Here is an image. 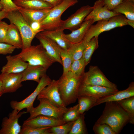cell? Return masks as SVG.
Masks as SVG:
<instances>
[{
  "instance_id": "obj_37",
  "label": "cell",
  "mask_w": 134,
  "mask_h": 134,
  "mask_svg": "<svg viewBox=\"0 0 134 134\" xmlns=\"http://www.w3.org/2000/svg\"><path fill=\"white\" fill-rule=\"evenodd\" d=\"M93 130L95 134H117L109 126L105 124H95Z\"/></svg>"
},
{
  "instance_id": "obj_18",
  "label": "cell",
  "mask_w": 134,
  "mask_h": 134,
  "mask_svg": "<svg viewBox=\"0 0 134 134\" xmlns=\"http://www.w3.org/2000/svg\"><path fill=\"white\" fill-rule=\"evenodd\" d=\"M133 96H134V82H132L127 89L118 91L112 94L99 98L94 104L93 107L106 102H118Z\"/></svg>"
},
{
  "instance_id": "obj_5",
  "label": "cell",
  "mask_w": 134,
  "mask_h": 134,
  "mask_svg": "<svg viewBox=\"0 0 134 134\" xmlns=\"http://www.w3.org/2000/svg\"><path fill=\"white\" fill-rule=\"evenodd\" d=\"M95 24L90 26L83 39L87 42L93 37H98L101 33L116 28L128 25L127 19L122 14L113 16L108 19L97 21Z\"/></svg>"
},
{
  "instance_id": "obj_25",
  "label": "cell",
  "mask_w": 134,
  "mask_h": 134,
  "mask_svg": "<svg viewBox=\"0 0 134 134\" xmlns=\"http://www.w3.org/2000/svg\"><path fill=\"white\" fill-rule=\"evenodd\" d=\"M17 49L23 48L22 39L19 32L17 27L10 23L6 33L5 42Z\"/></svg>"
},
{
  "instance_id": "obj_41",
  "label": "cell",
  "mask_w": 134,
  "mask_h": 134,
  "mask_svg": "<svg viewBox=\"0 0 134 134\" xmlns=\"http://www.w3.org/2000/svg\"><path fill=\"white\" fill-rule=\"evenodd\" d=\"M124 0H103L108 9L112 11Z\"/></svg>"
},
{
  "instance_id": "obj_9",
  "label": "cell",
  "mask_w": 134,
  "mask_h": 134,
  "mask_svg": "<svg viewBox=\"0 0 134 134\" xmlns=\"http://www.w3.org/2000/svg\"><path fill=\"white\" fill-rule=\"evenodd\" d=\"M51 80L46 74L40 79L38 84L34 91L28 97L20 101L12 100L10 102L11 107L20 112L24 108L33 106L34 102L40 92L51 82Z\"/></svg>"
},
{
  "instance_id": "obj_2",
  "label": "cell",
  "mask_w": 134,
  "mask_h": 134,
  "mask_svg": "<svg viewBox=\"0 0 134 134\" xmlns=\"http://www.w3.org/2000/svg\"><path fill=\"white\" fill-rule=\"evenodd\" d=\"M82 77H77L69 71L58 80L59 92L65 106L76 101Z\"/></svg>"
},
{
  "instance_id": "obj_47",
  "label": "cell",
  "mask_w": 134,
  "mask_h": 134,
  "mask_svg": "<svg viewBox=\"0 0 134 134\" xmlns=\"http://www.w3.org/2000/svg\"><path fill=\"white\" fill-rule=\"evenodd\" d=\"M3 9V6L1 4V3L0 1V11L2 10Z\"/></svg>"
},
{
  "instance_id": "obj_44",
  "label": "cell",
  "mask_w": 134,
  "mask_h": 134,
  "mask_svg": "<svg viewBox=\"0 0 134 134\" xmlns=\"http://www.w3.org/2000/svg\"><path fill=\"white\" fill-rule=\"evenodd\" d=\"M7 13L3 9L0 11V21L6 18Z\"/></svg>"
},
{
  "instance_id": "obj_34",
  "label": "cell",
  "mask_w": 134,
  "mask_h": 134,
  "mask_svg": "<svg viewBox=\"0 0 134 134\" xmlns=\"http://www.w3.org/2000/svg\"><path fill=\"white\" fill-rule=\"evenodd\" d=\"M80 115L78 104L73 107L68 108L63 115L62 119L66 122L74 121L78 118Z\"/></svg>"
},
{
  "instance_id": "obj_19",
  "label": "cell",
  "mask_w": 134,
  "mask_h": 134,
  "mask_svg": "<svg viewBox=\"0 0 134 134\" xmlns=\"http://www.w3.org/2000/svg\"><path fill=\"white\" fill-rule=\"evenodd\" d=\"M7 62L1 70L2 73H17L22 72L27 67L28 63L20 57L10 55L6 57Z\"/></svg>"
},
{
  "instance_id": "obj_28",
  "label": "cell",
  "mask_w": 134,
  "mask_h": 134,
  "mask_svg": "<svg viewBox=\"0 0 134 134\" xmlns=\"http://www.w3.org/2000/svg\"><path fill=\"white\" fill-rule=\"evenodd\" d=\"M98 99L89 96H78V110L80 114H83L93 107Z\"/></svg>"
},
{
  "instance_id": "obj_43",
  "label": "cell",
  "mask_w": 134,
  "mask_h": 134,
  "mask_svg": "<svg viewBox=\"0 0 134 134\" xmlns=\"http://www.w3.org/2000/svg\"><path fill=\"white\" fill-rule=\"evenodd\" d=\"M52 5L54 7L61 3L63 0H42Z\"/></svg>"
},
{
  "instance_id": "obj_27",
  "label": "cell",
  "mask_w": 134,
  "mask_h": 134,
  "mask_svg": "<svg viewBox=\"0 0 134 134\" xmlns=\"http://www.w3.org/2000/svg\"><path fill=\"white\" fill-rule=\"evenodd\" d=\"M98 39V37L95 36L86 43L83 56L86 66L90 63L93 54L99 47Z\"/></svg>"
},
{
  "instance_id": "obj_31",
  "label": "cell",
  "mask_w": 134,
  "mask_h": 134,
  "mask_svg": "<svg viewBox=\"0 0 134 134\" xmlns=\"http://www.w3.org/2000/svg\"><path fill=\"white\" fill-rule=\"evenodd\" d=\"M85 113L80 114L74 121L69 134H87L88 132L84 120Z\"/></svg>"
},
{
  "instance_id": "obj_11",
  "label": "cell",
  "mask_w": 134,
  "mask_h": 134,
  "mask_svg": "<svg viewBox=\"0 0 134 134\" xmlns=\"http://www.w3.org/2000/svg\"><path fill=\"white\" fill-rule=\"evenodd\" d=\"M37 98V100L40 98L47 99L58 107H66L60 97L59 90L58 80H52L47 86L42 89Z\"/></svg>"
},
{
  "instance_id": "obj_35",
  "label": "cell",
  "mask_w": 134,
  "mask_h": 134,
  "mask_svg": "<svg viewBox=\"0 0 134 134\" xmlns=\"http://www.w3.org/2000/svg\"><path fill=\"white\" fill-rule=\"evenodd\" d=\"M74 121L68 122L63 125L51 127L49 129L50 134H68Z\"/></svg>"
},
{
  "instance_id": "obj_3",
  "label": "cell",
  "mask_w": 134,
  "mask_h": 134,
  "mask_svg": "<svg viewBox=\"0 0 134 134\" xmlns=\"http://www.w3.org/2000/svg\"><path fill=\"white\" fill-rule=\"evenodd\" d=\"M32 66H42L48 69L55 62L47 54L42 45H31L22 49L19 54L14 55Z\"/></svg>"
},
{
  "instance_id": "obj_36",
  "label": "cell",
  "mask_w": 134,
  "mask_h": 134,
  "mask_svg": "<svg viewBox=\"0 0 134 134\" xmlns=\"http://www.w3.org/2000/svg\"><path fill=\"white\" fill-rule=\"evenodd\" d=\"M61 57L63 66L62 75H64L70 71L71 66L73 61L67 50L63 49L61 53Z\"/></svg>"
},
{
  "instance_id": "obj_38",
  "label": "cell",
  "mask_w": 134,
  "mask_h": 134,
  "mask_svg": "<svg viewBox=\"0 0 134 134\" xmlns=\"http://www.w3.org/2000/svg\"><path fill=\"white\" fill-rule=\"evenodd\" d=\"M0 1L3 6V9L7 12L17 11L20 8L12 0H0Z\"/></svg>"
},
{
  "instance_id": "obj_8",
  "label": "cell",
  "mask_w": 134,
  "mask_h": 134,
  "mask_svg": "<svg viewBox=\"0 0 134 134\" xmlns=\"http://www.w3.org/2000/svg\"><path fill=\"white\" fill-rule=\"evenodd\" d=\"M82 83L118 89L116 85L109 81L97 66H90L88 71L85 72L83 76Z\"/></svg>"
},
{
  "instance_id": "obj_20",
  "label": "cell",
  "mask_w": 134,
  "mask_h": 134,
  "mask_svg": "<svg viewBox=\"0 0 134 134\" xmlns=\"http://www.w3.org/2000/svg\"><path fill=\"white\" fill-rule=\"evenodd\" d=\"M47 69L42 66H32L28 64L26 68L22 72L21 82L30 80L35 81L38 83L40 78L46 74Z\"/></svg>"
},
{
  "instance_id": "obj_16",
  "label": "cell",
  "mask_w": 134,
  "mask_h": 134,
  "mask_svg": "<svg viewBox=\"0 0 134 134\" xmlns=\"http://www.w3.org/2000/svg\"><path fill=\"white\" fill-rule=\"evenodd\" d=\"M118 91L104 86L85 85L82 83L78 92V96H85L98 99L112 94Z\"/></svg>"
},
{
  "instance_id": "obj_24",
  "label": "cell",
  "mask_w": 134,
  "mask_h": 134,
  "mask_svg": "<svg viewBox=\"0 0 134 134\" xmlns=\"http://www.w3.org/2000/svg\"><path fill=\"white\" fill-rule=\"evenodd\" d=\"M94 23L92 19L84 21L78 29L71 31L69 34H65L67 39L71 43H75L83 40L90 26Z\"/></svg>"
},
{
  "instance_id": "obj_13",
  "label": "cell",
  "mask_w": 134,
  "mask_h": 134,
  "mask_svg": "<svg viewBox=\"0 0 134 134\" xmlns=\"http://www.w3.org/2000/svg\"><path fill=\"white\" fill-rule=\"evenodd\" d=\"M93 9L89 5L81 7L67 19L64 20L62 28L72 31L78 28L82 25L86 17Z\"/></svg>"
},
{
  "instance_id": "obj_15",
  "label": "cell",
  "mask_w": 134,
  "mask_h": 134,
  "mask_svg": "<svg viewBox=\"0 0 134 134\" xmlns=\"http://www.w3.org/2000/svg\"><path fill=\"white\" fill-rule=\"evenodd\" d=\"M22 72L17 73H2L0 74L3 94L15 92L22 86Z\"/></svg>"
},
{
  "instance_id": "obj_46",
  "label": "cell",
  "mask_w": 134,
  "mask_h": 134,
  "mask_svg": "<svg viewBox=\"0 0 134 134\" xmlns=\"http://www.w3.org/2000/svg\"><path fill=\"white\" fill-rule=\"evenodd\" d=\"M3 94L2 88V85L1 81L0 80V97Z\"/></svg>"
},
{
  "instance_id": "obj_33",
  "label": "cell",
  "mask_w": 134,
  "mask_h": 134,
  "mask_svg": "<svg viewBox=\"0 0 134 134\" xmlns=\"http://www.w3.org/2000/svg\"><path fill=\"white\" fill-rule=\"evenodd\" d=\"M50 127L36 128L23 124L19 134H50Z\"/></svg>"
},
{
  "instance_id": "obj_17",
  "label": "cell",
  "mask_w": 134,
  "mask_h": 134,
  "mask_svg": "<svg viewBox=\"0 0 134 134\" xmlns=\"http://www.w3.org/2000/svg\"><path fill=\"white\" fill-rule=\"evenodd\" d=\"M66 123L62 119L39 115L33 118L27 119L24 122L23 124L34 128H43L61 125Z\"/></svg>"
},
{
  "instance_id": "obj_21",
  "label": "cell",
  "mask_w": 134,
  "mask_h": 134,
  "mask_svg": "<svg viewBox=\"0 0 134 134\" xmlns=\"http://www.w3.org/2000/svg\"><path fill=\"white\" fill-rule=\"evenodd\" d=\"M62 27L53 30H44L41 32L55 41L63 49L67 50L72 43L66 37Z\"/></svg>"
},
{
  "instance_id": "obj_39",
  "label": "cell",
  "mask_w": 134,
  "mask_h": 134,
  "mask_svg": "<svg viewBox=\"0 0 134 134\" xmlns=\"http://www.w3.org/2000/svg\"><path fill=\"white\" fill-rule=\"evenodd\" d=\"M9 25L5 22L0 21V43H5L6 36Z\"/></svg>"
},
{
  "instance_id": "obj_7",
  "label": "cell",
  "mask_w": 134,
  "mask_h": 134,
  "mask_svg": "<svg viewBox=\"0 0 134 134\" xmlns=\"http://www.w3.org/2000/svg\"><path fill=\"white\" fill-rule=\"evenodd\" d=\"M37 100L39 101V105L36 107L33 106L27 108L26 112L30 113V116L27 119H30L39 115H42L57 119H62L64 114L68 108L58 107L48 99L40 98Z\"/></svg>"
},
{
  "instance_id": "obj_40",
  "label": "cell",
  "mask_w": 134,
  "mask_h": 134,
  "mask_svg": "<svg viewBox=\"0 0 134 134\" xmlns=\"http://www.w3.org/2000/svg\"><path fill=\"white\" fill-rule=\"evenodd\" d=\"M16 48L14 46L4 43H0V54H12Z\"/></svg>"
},
{
  "instance_id": "obj_1",
  "label": "cell",
  "mask_w": 134,
  "mask_h": 134,
  "mask_svg": "<svg viewBox=\"0 0 134 134\" xmlns=\"http://www.w3.org/2000/svg\"><path fill=\"white\" fill-rule=\"evenodd\" d=\"M102 114L95 124H105L109 126L117 134L130 122L128 113L116 101L105 103Z\"/></svg>"
},
{
  "instance_id": "obj_12",
  "label": "cell",
  "mask_w": 134,
  "mask_h": 134,
  "mask_svg": "<svg viewBox=\"0 0 134 134\" xmlns=\"http://www.w3.org/2000/svg\"><path fill=\"white\" fill-rule=\"evenodd\" d=\"M35 37L39 40L48 55L55 62L62 65L61 57L62 49L54 40L41 32L37 34Z\"/></svg>"
},
{
  "instance_id": "obj_48",
  "label": "cell",
  "mask_w": 134,
  "mask_h": 134,
  "mask_svg": "<svg viewBox=\"0 0 134 134\" xmlns=\"http://www.w3.org/2000/svg\"></svg>"
},
{
  "instance_id": "obj_26",
  "label": "cell",
  "mask_w": 134,
  "mask_h": 134,
  "mask_svg": "<svg viewBox=\"0 0 134 134\" xmlns=\"http://www.w3.org/2000/svg\"><path fill=\"white\" fill-rule=\"evenodd\" d=\"M112 11L124 15L129 20L134 21V0H124Z\"/></svg>"
},
{
  "instance_id": "obj_45",
  "label": "cell",
  "mask_w": 134,
  "mask_h": 134,
  "mask_svg": "<svg viewBox=\"0 0 134 134\" xmlns=\"http://www.w3.org/2000/svg\"><path fill=\"white\" fill-rule=\"evenodd\" d=\"M128 25L131 26L134 28V21H132L129 20L127 19Z\"/></svg>"
},
{
  "instance_id": "obj_23",
  "label": "cell",
  "mask_w": 134,
  "mask_h": 134,
  "mask_svg": "<svg viewBox=\"0 0 134 134\" xmlns=\"http://www.w3.org/2000/svg\"><path fill=\"white\" fill-rule=\"evenodd\" d=\"M51 9L32 10L20 8L18 11L29 25L34 21L41 23L47 16Z\"/></svg>"
},
{
  "instance_id": "obj_10",
  "label": "cell",
  "mask_w": 134,
  "mask_h": 134,
  "mask_svg": "<svg viewBox=\"0 0 134 134\" xmlns=\"http://www.w3.org/2000/svg\"><path fill=\"white\" fill-rule=\"evenodd\" d=\"M27 113L26 111L19 112L13 109L9 114L8 117L3 119L0 134H19L22 127L18 123V119L22 115Z\"/></svg>"
},
{
  "instance_id": "obj_14",
  "label": "cell",
  "mask_w": 134,
  "mask_h": 134,
  "mask_svg": "<svg viewBox=\"0 0 134 134\" xmlns=\"http://www.w3.org/2000/svg\"><path fill=\"white\" fill-rule=\"evenodd\" d=\"M93 9L84 21L92 19L93 23L99 21L108 19L121 14L110 11L107 8L103 0H98L94 3Z\"/></svg>"
},
{
  "instance_id": "obj_22",
  "label": "cell",
  "mask_w": 134,
  "mask_h": 134,
  "mask_svg": "<svg viewBox=\"0 0 134 134\" xmlns=\"http://www.w3.org/2000/svg\"><path fill=\"white\" fill-rule=\"evenodd\" d=\"M13 2L18 7L32 10H49L54 6L42 0H13Z\"/></svg>"
},
{
  "instance_id": "obj_42",
  "label": "cell",
  "mask_w": 134,
  "mask_h": 134,
  "mask_svg": "<svg viewBox=\"0 0 134 134\" xmlns=\"http://www.w3.org/2000/svg\"><path fill=\"white\" fill-rule=\"evenodd\" d=\"M29 25L33 31L36 34L43 31L41 29L40 22L34 21L31 23Z\"/></svg>"
},
{
  "instance_id": "obj_30",
  "label": "cell",
  "mask_w": 134,
  "mask_h": 134,
  "mask_svg": "<svg viewBox=\"0 0 134 134\" xmlns=\"http://www.w3.org/2000/svg\"><path fill=\"white\" fill-rule=\"evenodd\" d=\"M120 106L128 114L129 123L134 124V96L126 98L117 102Z\"/></svg>"
},
{
  "instance_id": "obj_6",
  "label": "cell",
  "mask_w": 134,
  "mask_h": 134,
  "mask_svg": "<svg viewBox=\"0 0 134 134\" xmlns=\"http://www.w3.org/2000/svg\"><path fill=\"white\" fill-rule=\"evenodd\" d=\"M6 18L15 25L21 36L24 49L30 47L36 34L34 32L21 14L18 11L7 12Z\"/></svg>"
},
{
  "instance_id": "obj_29",
  "label": "cell",
  "mask_w": 134,
  "mask_h": 134,
  "mask_svg": "<svg viewBox=\"0 0 134 134\" xmlns=\"http://www.w3.org/2000/svg\"><path fill=\"white\" fill-rule=\"evenodd\" d=\"M86 43V42L84 39L79 43H72L67 51L71 57L73 61L80 59L82 57Z\"/></svg>"
},
{
  "instance_id": "obj_4",
  "label": "cell",
  "mask_w": 134,
  "mask_h": 134,
  "mask_svg": "<svg viewBox=\"0 0 134 134\" xmlns=\"http://www.w3.org/2000/svg\"><path fill=\"white\" fill-rule=\"evenodd\" d=\"M78 2V0H63L60 4L54 7L40 23L41 29L51 31L62 28L64 20L61 19L62 15L67 9Z\"/></svg>"
},
{
  "instance_id": "obj_32",
  "label": "cell",
  "mask_w": 134,
  "mask_h": 134,
  "mask_svg": "<svg viewBox=\"0 0 134 134\" xmlns=\"http://www.w3.org/2000/svg\"><path fill=\"white\" fill-rule=\"evenodd\" d=\"M86 66L85 60L83 56L80 59L72 62L69 71L77 77H82L85 72Z\"/></svg>"
}]
</instances>
